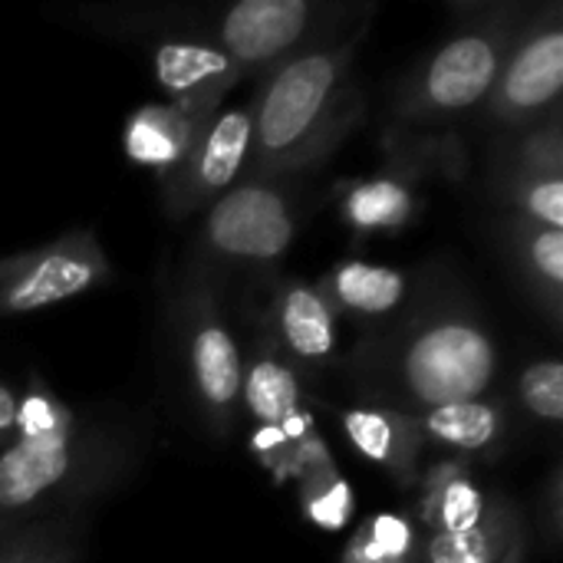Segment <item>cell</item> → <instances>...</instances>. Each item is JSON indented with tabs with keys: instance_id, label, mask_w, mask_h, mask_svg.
<instances>
[{
	"instance_id": "6da1fadb",
	"label": "cell",
	"mask_w": 563,
	"mask_h": 563,
	"mask_svg": "<svg viewBox=\"0 0 563 563\" xmlns=\"http://www.w3.org/2000/svg\"><path fill=\"white\" fill-rule=\"evenodd\" d=\"M353 49L356 43L307 46L267 76L251 102V178L264 181L294 172L330 145L340 129Z\"/></svg>"
},
{
	"instance_id": "7a4b0ae2",
	"label": "cell",
	"mask_w": 563,
	"mask_h": 563,
	"mask_svg": "<svg viewBox=\"0 0 563 563\" xmlns=\"http://www.w3.org/2000/svg\"><path fill=\"white\" fill-rule=\"evenodd\" d=\"M115 449L89 435L76 416L46 435L13 439L0 452V531L30 525V515L89 492L112 472Z\"/></svg>"
},
{
	"instance_id": "3957f363",
	"label": "cell",
	"mask_w": 563,
	"mask_h": 563,
	"mask_svg": "<svg viewBox=\"0 0 563 563\" xmlns=\"http://www.w3.org/2000/svg\"><path fill=\"white\" fill-rule=\"evenodd\" d=\"M498 369L492 333L462 310L432 313L416 323L396 356V383L409 406L429 412L478 399Z\"/></svg>"
},
{
	"instance_id": "277c9868",
	"label": "cell",
	"mask_w": 563,
	"mask_h": 563,
	"mask_svg": "<svg viewBox=\"0 0 563 563\" xmlns=\"http://www.w3.org/2000/svg\"><path fill=\"white\" fill-rule=\"evenodd\" d=\"M511 43L515 30L508 23H478L455 33L422 66L399 112L412 119H435L478 106L492 96Z\"/></svg>"
},
{
	"instance_id": "5b68a950",
	"label": "cell",
	"mask_w": 563,
	"mask_h": 563,
	"mask_svg": "<svg viewBox=\"0 0 563 563\" xmlns=\"http://www.w3.org/2000/svg\"><path fill=\"white\" fill-rule=\"evenodd\" d=\"M109 257L92 231H66L56 241L0 257V317H23L66 303L109 280Z\"/></svg>"
},
{
	"instance_id": "8992f818",
	"label": "cell",
	"mask_w": 563,
	"mask_h": 563,
	"mask_svg": "<svg viewBox=\"0 0 563 563\" xmlns=\"http://www.w3.org/2000/svg\"><path fill=\"white\" fill-rule=\"evenodd\" d=\"M297 234V218L280 188L261 178H244L211 201L205 241L228 261L271 264L287 254Z\"/></svg>"
},
{
	"instance_id": "52a82bcc",
	"label": "cell",
	"mask_w": 563,
	"mask_h": 563,
	"mask_svg": "<svg viewBox=\"0 0 563 563\" xmlns=\"http://www.w3.org/2000/svg\"><path fill=\"white\" fill-rule=\"evenodd\" d=\"M327 10L310 0H241L218 23V46L244 73L277 69L317 33Z\"/></svg>"
},
{
	"instance_id": "ba28073f",
	"label": "cell",
	"mask_w": 563,
	"mask_h": 563,
	"mask_svg": "<svg viewBox=\"0 0 563 563\" xmlns=\"http://www.w3.org/2000/svg\"><path fill=\"white\" fill-rule=\"evenodd\" d=\"M251 148H254L251 106L218 109L201 129L188 158L165 178L168 208L175 214H185L205 201L221 198L228 188L238 185V178L251 165Z\"/></svg>"
},
{
	"instance_id": "9c48e42d",
	"label": "cell",
	"mask_w": 563,
	"mask_h": 563,
	"mask_svg": "<svg viewBox=\"0 0 563 563\" xmlns=\"http://www.w3.org/2000/svg\"><path fill=\"white\" fill-rule=\"evenodd\" d=\"M188 373L191 389L205 416L224 432L234 422L241 406L244 360L234 333L221 320L214 300L208 294H191L188 303Z\"/></svg>"
},
{
	"instance_id": "30bf717a",
	"label": "cell",
	"mask_w": 563,
	"mask_h": 563,
	"mask_svg": "<svg viewBox=\"0 0 563 563\" xmlns=\"http://www.w3.org/2000/svg\"><path fill=\"white\" fill-rule=\"evenodd\" d=\"M563 86V30L558 13L531 26L511 43L508 59L492 89V112L505 122H521L554 106Z\"/></svg>"
},
{
	"instance_id": "8fae6325",
	"label": "cell",
	"mask_w": 563,
	"mask_h": 563,
	"mask_svg": "<svg viewBox=\"0 0 563 563\" xmlns=\"http://www.w3.org/2000/svg\"><path fill=\"white\" fill-rule=\"evenodd\" d=\"M152 66L158 86L168 92V102L188 109L201 122L218 112L224 92L241 79V69L228 59V53L208 40L158 43Z\"/></svg>"
},
{
	"instance_id": "7c38bea8",
	"label": "cell",
	"mask_w": 563,
	"mask_h": 563,
	"mask_svg": "<svg viewBox=\"0 0 563 563\" xmlns=\"http://www.w3.org/2000/svg\"><path fill=\"white\" fill-rule=\"evenodd\" d=\"M343 432L353 449L383 465L399 482H416V465L426 449L422 429L416 416L393 412V409H350L343 412Z\"/></svg>"
},
{
	"instance_id": "4fadbf2b",
	"label": "cell",
	"mask_w": 563,
	"mask_h": 563,
	"mask_svg": "<svg viewBox=\"0 0 563 563\" xmlns=\"http://www.w3.org/2000/svg\"><path fill=\"white\" fill-rule=\"evenodd\" d=\"M205 125L175 102H148L125 122V155L168 178L188 158Z\"/></svg>"
},
{
	"instance_id": "5bb4252c",
	"label": "cell",
	"mask_w": 563,
	"mask_h": 563,
	"mask_svg": "<svg viewBox=\"0 0 563 563\" xmlns=\"http://www.w3.org/2000/svg\"><path fill=\"white\" fill-rule=\"evenodd\" d=\"M521 554H525L521 521L515 508L505 501H492L475 528L429 534L422 548L426 563H518Z\"/></svg>"
},
{
	"instance_id": "9a60e30c",
	"label": "cell",
	"mask_w": 563,
	"mask_h": 563,
	"mask_svg": "<svg viewBox=\"0 0 563 563\" xmlns=\"http://www.w3.org/2000/svg\"><path fill=\"white\" fill-rule=\"evenodd\" d=\"M277 336L297 363H327L336 353V310L310 284H287L277 297Z\"/></svg>"
},
{
	"instance_id": "2e32d148",
	"label": "cell",
	"mask_w": 563,
	"mask_h": 563,
	"mask_svg": "<svg viewBox=\"0 0 563 563\" xmlns=\"http://www.w3.org/2000/svg\"><path fill=\"white\" fill-rule=\"evenodd\" d=\"M241 402L257 426H284L297 416L300 406V383L294 366L277 353L274 340H261L254 360L244 369Z\"/></svg>"
},
{
	"instance_id": "e0dca14e",
	"label": "cell",
	"mask_w": 563,
	"mask_h": 563,
	"mask_svg": "<svg viewBox=\"0 0 563 563\" xmlns=\"http://www.w3.org/2000/svg\"><path fill=\"white\" fill-rule=\"evenodd\" d=\"M485 495L482 488L468 478V468L459 462H442L422 475V501L419 515L422 525L439 534V531H468L485 518Z\"/></svg>"
},
{
	"instance_id": "ac0fdd59",
	"label": "cell",
	"mask_w": 563,
	"mask_h": 563,
	"mask_svg": "<svg viewBox=\"0 0 563 563\" xmlns=\"http://www.w3.org/2000/svg\"><path fill=\"white\" fill-rule=\"evenodd\" d=\"M409 294V277L396 267L369 264V261H343L330 274V290L343 310L360 317H386L399 310V303Z\"/></svg>"
},
{
	"instance_id": "d6986e66",
	"label": "cell",
	"mask_w": 563,
	"mask_h": 563,
	"mask_svg": "<svg viewBox=\"0 0 563 563\" xmlns=\"http://www.w3.org/2000/svg\"><path fill=\"white\" fill-rule=\"evenodd\" d=\"M419 429L426 442H435L455 452H482L501 439L505 419L495 402L468 399V402H449V406L422 412Z\"/></svg>"
},
{
	"instance_id": "ffe728a7",
	"label": "cell",
	"mask_w": 563,
	"mask_h": 563,
	"mask_svg": "<svg viewBox=\"0 0 563 563\" xmlns=\"http://www.w3.org/2000/svg\"><path fill=\"white\" fill-rule=\"evenodd\" d=\"M416 214L412 185L399 175H376L350 185L343 195V218L353 231H396Z\"/></svg>"
},
{
	"instance_id": "44dd1931",
	"label": "cell",
	"mask_w": 563,
	"mask_h": 563,
	"mask_svg": "<svg viewBox=\"0 0 563 563\" xmlns=\"http://www.w3.org/2000/svg\"><path fill=\"white\" fill-rule=\"evenodd\" d=\"M300 482V505L303 515L320 528V531H343L353 518V488L340 475V468L330 462L323 468L307 472Z\"/></svg>"
},
{
	"instance_id": "7402d4cb",
	"label": "cell",
	"mask_w": 563,
	"mask_h": 563,
	"mask_svg": "<svg viewBox=\"0 0 563 563\" xmlns=\"http://www.w3.org/2000/svg\"><path fill=\"white\" fill-rule=\"evenodd\" d=\"M76 544L63 528L20 525L0 531V563H73Z\"/></svg>"
},
{
	"instance_id": "603a6c76",
	"label": "cell",
	"mask_w": 563,
	"mask_h": 563,
	"mask_svg": "<svg viewBox=\"0 0 563 563\" xmlns=\"http://www.w3.org/2000/svg\"><path fill=\"white\" fill-rule=\"evenodd\" d=\"M525 261H528V271L534 274L538 287L548 294L551 310H558L563 287V231L534 224L525 234Z\"/></svg>"
},
{
	"instance_id": "cb8c5ba5",
	"label": "cell",
	"mask_w": 563,
	"mask_h": 563,
	"mask_svg": "<svg viewBox=\"0 0 563 563\" xmlns=\"http://www.w3.org/2000/svg\"><path fill=\"white\" fill-rule=\"evenodd\" d=\"M521 402L544 422H563L561 360H538L521 373Z\"/></svg>"
},
{
	"instance_id": "d4e9b609",
	"label": "cell",
	"mask_w": 563,
	"mask_h": 563,
	"mask_svg": "<svg viewBox=\"0 0 563 563\" xmlns=\"http://www.w3.org/2000/svg\"><path fill=\"white\" fill-rule=\"evenodd\" d=\"M69 416H73V409L63 399H56L49 389L33 383L23 396H16V429H13V439L46 435L56 426H63Z\"/></svg>"
},
{
	"instance_id": "484cf974",
	"label": "cell",
	"mask_w": 563,
	"mask_h": 563,
	"mask_svg": "<svg viewBox=\"0 0 563 563\" xmlns=\"http://www.w3.org/2000/svg\"><path fill=\"white\" fill-rule=\"evenodd\" d=\"M525 211L534 224L563 231V178L561 175H528L521 191Z\"/></svg>"
},
{
	"instance_id": "4316f807",
	"label": "cell",
	"mask_w": 563,
	"mask_h": 563,
	"mask_svg": "<svg viewBox=\"0 0 563 563\" xmlns=\"http://www.w3.org/2000/svg\"><path fill=\"white\" fill-rule=\"evenodd\" d=\"M366 531H369L373 544L379 551H386L393 561L409 563L412 551H416V528L406 518H399V515H376V518L366 521Z\"/></svg>"
},
{
	"instance_id": "83f0119b",
	"label": "cell",
	"mask_w": 563,
	"mask_h": 563,
	"mask_svg": "<svg viewBox=\"0 0 563 563\" xmlns=\"http://www.w3.org/2000/svg\"><path fill=\"white\" fill-rule=\"evenodd\" d=\"M343 563H406V561H393L386 551H379V548L373 544V538H369L366 525H360V528H356V534H353V541H350V544H346V551H343Z\"/></svg>"
},
{
	"instance_id": "f1b7e54d",
	"label": "cell",
	"mask_w": 563,
	"mask_h": 563,
	"mask_svg": "<svg viewBox=\"0 0 563 563\" xmlns=\"http://www.w3.org/2000/svg\"><path fill=\"white\" fill-rule=\"evenodd\" d=\"M16 429V393L0 383V452L13 442Z\"/></svg>"
}]
</instances>
